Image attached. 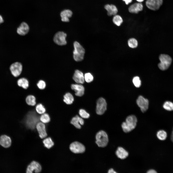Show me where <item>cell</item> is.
<instances>
[{
    "mask_svg": "<svg viewBox=\"0 0 173 173\" xmlns=\"http://www.w3.org/2000/svg\"><path fill=\"white\" fill-rule=\"evenodd\" d=\"M84 79L87 83H90L92 81L93 79V75L90 73H86L84 75Z\"/></svg>",
    "mask_w": 173,
    "mask_h": 173,
    "instance_id": "34",
    "label": "cell"
},
{
    "mask_svg": "<svg viewBox=\"0 0 173 173\" xmlns=\"http://www.w3.org/2000/svg\"><path fill=\"white\" fill-rule=\"evenodd\" d=\"M84 122L83 120L78 115L73 117L71 122L70 123L73 125L76 128L80 129L81 128L80 125H83Z\"/></svg>",
    "mask_w": 173,
    "mask_h": 173,
    "instance_id": "19",
    "label": "cell"
},
{
    "mask_svg": "<svg viewBox=\"0 0 173 173\" xmlns=\"http://www.w3.org/2000/svg\"><path fill=\"white\" fill-rule=\"evenodd\" d=\"M171 139L172 141L173 142V129L171 135Z\"/></svg>",
    "mask_w": 173,
    "mask_h": 173,
    "instance_id": "41",
    "label": "cell"
},
{
    "mask_svg": "<svg viewBox=\"0 0 173 173\" xmlns=\"http://www.w3.org/2000/svg\"><path fill=\"white\" fill-rule=\"evenodd\" d=\"M163 108L165 110L169 111H173V103L169 101L165 102L163 104Z\"/></svg>",
    "mask_w": 173,
    "mask_h": 173,
    "instance_id": "30",
    "label": "cell"
},
{
    "mask_svg": "<svg viewBox=\"0 0 173 173\" xmlns=\"http://www.w3.org/2000/svg\"><path fill=\"white\" fill-rule=\"evenodd\" d=\"M74 50L73 52V57L77 62L80 61L83 58L85 53V50L82 46L77 41L74 43Z\"/></svg>",
    "mask_w": 173,
    "mask_h": 173,
    "instance_id": "3",
    "label": "cell"
},
{
    "mask_svg": "<svg viewBox=\"0 0 173 173\" xmlns=\"http://www.w3.org/2000/svg\"><path fill=\"white\" fill-rule=\"evenodd\" d=\"M69 148L72 152L74 153H82L84 152L85 150L84 146L81 143L77 141L71 144Z\"/></svg>",
    "mask_w": 173,
    "mask_h": 173,
    "instance_id": "9",
    "label": "cell"
},
{
    "mask_svg": "<svg viewBox=\"0 0 173 173\" xmlns=\"http://www.w3.org/2000/svg\"><path fill=\"white\" fill-rule=\"evenodd\" d=\"M136 103L143 112H145L148 108V100L142 96H139L136 100Z\"/></svg>",
    "mask_w": 173,
    "mask_h": 173,
    "instance_id": "11",
    "label": "cell"
},
{
    "mask_svg": "<svg viewBox=\"0 0 173 173\" xmlns=\"http://www.w3.org/2000/svg\"><path fill=\"white\" fill-rule=\"evenodd\" d=\"M137 122L136 117L134 115H131L126 118L125 121L123 123L121 126L124 131L128 133L131 131L136 127Z\"/></svg>",
    "mask_w": 173,
    "mask_h": 173,
    "instance_id": "2",
    "label": "cell"
},
{
    "mask_svg": "<svg viewBox=\"0 0 173 173\" xmlns=\"http://www.w3.org/2000/svg\"><path fill=\"white\" fill-rule=\"evenodd\" d=\"M39 120V117L35 112L31 111L27 113L26 116L25 124L28 128L33 130L36 128Z\"/></svg>",
    "mask_w": 173,
    "mask_h": 173,
    "instance_id": "1",
    "label": "cell"
},
{
    "mask_svg": "<svg viewBox=\"0 0 173 173\" xmlns=\"http://www.w3.org/2000/svg\"><path fill=\"white\" fill-rule=\"evenodd\" d=\"M44 146L48 149L51 148L54 145V143L51 138L48 137L45 138L43 141Z\"/></svg>",
    "mask_w": 173,
    "mask_h": 173,
    "instance_id": "26",
    "label": "cell"
},
{
    "mask_svg": "<svg viewBox=\"0 0 173 173\" xmlns=\"http://www.w3.org/2000/svg\"><path fill=\"white\" fill-rule=\"evenodd\" d=\"M157 136L158 138L161 140H164L166 139L167 137V134L165 131L161 130L157 132Z\"/></svg>",
    "mask_w": 173,
    "mask_h": 173,
    "instance_id": "28",
    "label": "cell"
},
{
    "mask_svg": "<svg viewBox=\"0 0 173 173\" xmlns=\"http://www.w3.org/2000/svg\"><path fill=\"white\" fill-rule=\"evenodd\" d=\"M79 113L80 116L83 118H88L90 117L89 114L83 109H80Z\"/></svg>",
    "mask_w": 173,
    "mask_h": 173,
    "instance_id": "35",
    "label": "cell"
},
{
    "mask_svg": "<svg viewBox=\"0 0 173 173\" xmlns=\"http://www.w3.org/2000/svg\"><path fill=\"white\" fill-rule=\"evenodd\" d=\"M42 167L37 162L33 161L28 166L26 172L27 173H39L42 170Z\"/></svg>",
    "mask_w": 173,
    "mask_h": 173,
    "instance_id": "10",
    "label": "cell"
},
{
    "mask_svg": "<svg viewBox=\"0 0 173 173\" xmlns=\"http://www.w3.org/2000/svg\"><path fill=\"white\" fill-rule=\"evenodd\" d=\"M129 46L132 48H135L138 45V42L137 40L135 38H132L129 39L128 41Z\"/></svg>",
    "mask_w": 173,
    "mask_h": 173,
    "instance_id": "32",
    "label": "cell"
},
{
    "mask_svg": "<svg viewBox=\"0 0 173 173\" xmlns=\"http://www.w3.org/2000/svg\"><path fill=\"white\" fill-rule=\"evenodd\" d=\"M137 1L140 2H143L144 0H136Z\"/></svg>",
    "mask_w": 173,
    "mask_h": 173,
    "instance_id": "42",
    "label": "cell"
},
{
    "mask_svg": "<svg viewBox=\"0 0 173 173\" xmlns=\"http://www.w3.org/2000/svg\"><path fill=\"white\" fill-rule=\"evenodd\" d=\"M37 86L39 89L43 90L46 87V84L44 81L42 80H40L37 83Z\"/></svg>",
    "mask_w": 173,
    "mask_h": 173,
    "instance_id": "36",
    "label": "cell"
},
{
    "mask_svg": "<svg viewBox=\"0 0 173 173\" xmlns=\"http://www.w3.org/2000/svg\"><path fill=\"white\" fill-rule=\"evenodd\" d=\"M67 34L63 31H59L54 35L53 40L56 44L60 46L66 45L67 42L66 40Z\"/></svg>",
    "mask_w": 173,
    "mask_h": 173,
    "instance_id": "6",
    "label": "cell"
},
{
    "mask_svg": "<svg viewBox=\"0 0 173 173\" xmlns=\"http://www.w3.org/2000/svg\"><path fill=\"white\" fill-rule=\"evenodd\" d=\"M63 101L66 104L70 105L72 104L74 100L72 95L69 93H66L63 96Z\"/></svg>",
    "mask_w": 173,
    "mask_h": 173,
    "instance_id": "24",
    "label": "cell"
},
{
    "mask_svg": "<svg viewBox=\"0 0 173 173\" xmlns=\"http://www.w3.org/2000/svg\"><path fill=\"white\" fill-rule=\"evenodd\" d=\"M25 101L28 105L34 106L36 104V98L32 95H29L27 96L25 99Z\"/></svg>",
    "mask_w": 173,
    "mask_h": 173,
    "instance_id": "25",
    "label": "cell"
},
{
    "mask_svg": "<svg viewBox=\"0 0 173 173\" xmlns=\"http://www.w3.org/2000/svg\"><path fill=\"white\" fill-rule=\"evenodd\" d=\"M143 6L141 3H136L132 5L129 8V12L131 13H137L142 10Z\"/></svg>",
    "mask_w": 173,
    "mask_h": 173,
    "instance_id": "18",
    "label": "cell"
},
{
    "mask_svg": "<svg viewBox=\"0 0 173 173\" xmlns=\"http://www.w3.org/2000/svg\"><path fill=\"white\" fill-rule=\"evenodd\" d=\"M72 11L70 10L65 9L63 10L60 14L62 21L65 22H68L69 18L72 16Z\"/></svg>",
    "mask_w": 173,
    "mask_h": 173,
    "instance_id": "20",
    "label": "cell"
},
{
    "mask_svg": "<svg viewBox=\"0 0 173 173\" xmlns=\"http://www.w3.org/2000/svg\"><path fill=\"white\" fill-rule=\"evenodd\" d=\"M11 144V139L9 136L5 135L1 136L0 137V144L5 148L10 147Z\"/></svg>",
    "mask_w": 173,
    "mask_h": 173,
    "instance_id": "17",
    "label": "cell"
},
{
    "mask_svg": "<svg viewBox=\"0 0 173 173\" xmlns=\"http://www.w3.org/2000/svg\"><path fill=\"white\" fill-rule=\"evenodd\" d=\"M147 173H155L157 172L155 170L153 169H151L148 170Z\"/></svg>",
    "mask_w": 173,
    "mask_h": 173,
    "instance_id": "37",
    "label": "cell"
},
{
    "mask_svg": "<svg viewBox=\"0 0 173 173\" xmlns=\"http://www.w3.org/2000/svg\"><path fill=\"white\" fill-rule=\"evenodd\" d=\"M163 3V0H147L146 2L147 7L154 11L158 10Z\"/></svg>",
    "mask_w": 173,
    "mask_h": 173,
    "instance_id": "12",
    "label": "cell"
},
{
    "mask_svg": "<svg viewBox=\"0 0 173 173\" xmlns=\"http://www.w3.org/2000/svg\"><path fill=\"white\" fill-rule=\"evenodd\" d=\"M35 109L37 113L41 115L45 113L46 111L44 106L41 103L38 104L36 105Z\"/></svg>",
    "mask_w": 173,
    "mask_h": 173,
    "instance_id": "29",
    "label": "cell"
},
{
    "mask_svg": "<svg viewBox=\"0 0 173 173\" xmlns=\"http://www.w3.org/2000/svg\"><path fill=\"white\" fill-rule=\"evenodd\" d=\"M108 173H116V172L112 168H111L108 171Z\"/></svg>",
    "mask_w": 173,
    "mask_h": 173,
    "instance_id": "39",
    "label": "cell"
},
{
    "mask_svg": "<svg viewBox=\"0 0 173 173\" xmlns=\"http://www.w3.org/2000/svg\"><path fill=\"white\" fill-rule=\"evenodd\" d=\"M107 109V103L105 100L101 97L99 98L97 102L96 112L99 115L103 114Z\"/></svg>",
    "mask_w": 173,
    "mask_h": 173,
    "instance_id": "8",
    "label": "cell"
},
{
    "mask_svg": "<svg viewBox=\"0 0 173 173\" xmlns=\"http://www.w3.org/2000/svg\"><path fill=\"white\" fill-rule=\"evenodd\" d=\"M113 23L117 26H120L123 22V19L119 15H115L113 19Z\"/></svg>",
    "mask_w": 173,
    "mask_h": 173,
    "instance_id": "31",
    "label": "cell"
},
{
    "mask_svg": "<svg viewBox=\"0 0 173 173\" xmlns=\"http://www.w3.org/2000/svg\"><path fill=\"white\" fill-rule=\"evenodd\" d=\"M71 89L75 92V95L81 97L84 94V88L81 84H72L71 86Z\"/></svg>",
    "mask_w": 173,
    "mask_h": 173,
    "instance_id": "15",
    "label": "cell"
},
{
    "mask_svg": "<svg viewBox=\"0 0 173 173\" xmlns=\"http://www.w3.org/2000/svg\"><path fill=\"white\" fill-rule=\"evenodd\" d=\"M4 22V20L1 15H0V24L3 23Z\"/></svg>",
    "mask_w": 173,
    "mask_h": 173,
    "instance_id": "40",
    "label": "cell"
},
{
    "mask_svg": "<svg viewBox=\"0 0 173 173\" xmlns=\"http://www.w3.org/2000/svg\"><path fill=\"white\" fill-rule=\"evenodd\" d=\"M29 27L26 22H23L17 28V33L21 36H24L27 34L29 32Z\"/></svg>",
    "mask_w": 173,
    "mask_h": 173,
    "instance_id": "14",
    "label": "cell"
},
{
    "mask_svg": "<svg viewBox=\"0 0 173 173\" xmlns=\"http://www.w3.org/2000/svg\"><path fill=\"white\" fill-rule=\"evenodd\" d=\"M41 121L44 123H47L49 122L50 120L49 115L47 113H45L42 114L39 117Z\"/></svg>",
    "mask_w": 173,
    "mask_h": 173,
    "instance_id": "27",
    "label": "cell"
},
{
    "mask_svg": "<svg viewBox=\"0 0 173 173\" xmlns=\"http://www.w3.org/2000/svg\"><path fill=\"white\" fill-rule=\"evenodd\" d=\"M36 128L38 132L40 138L43 139L45 138L47 135L46 126L44 123L39 122L37 124Z\"/></svg>",
    "mask_w": 173,
    "mask_h": 173,
    "instance_id": "13",
    "label": "cell"
},
{
    "mask_svg": "<svg viewBox=\"0 0 173 173\" xmlns=\"http://www.w3.org/2000/svg\"><path fill=\"white\" fill-rule=\"evenodd\" d=\"M105 9L107 11V14L109 16L116 15L117 12V9L114 5L111 4H106L104 7Z\"/></svg>",
    "mask_w": 173,
    "mask_h": 173,
    "instance_id": "22",
    "label": "cell"
},
{
    "mask_svg": "<svg viewBox=\"0 0 173 173\" xmlns=\"http://www.w3.org/2000/svg\"><path fill=\"white\" fill-rule=\"evenodd\" d=\"M159 58L160 61L158 64L159 68L163 71L168 69L172 62L171 57L168 55L163 54L160 55Z\"/></svg>",
    "mask_w": 173,
    "mask_h": 173,
    "instance_id": "4",
    "label": "cell"
},
{
    "mask_svg": "<svg viewBox=\"0 0 173 173\" xmlns=\"http://www.w3.org/2000/svg\"><path fill=\"white\" fill-rule=\"evenodd\" d=\"M18 86L25 89H27L29 86V83L28 80L25 78L19 79L17 81Z\"/></svg>",
    "mask_w": 173,
    "mask_h": 173,
    "instance_id": "23",
    "label": "cell"
},
{
    "mask_svg": "<svg viewBox=\"0 0 173 173\" xmlns=\"http://www.w3.org/2000/svg\"><path fill=\"white\" fill-rule=\"evenodd\" d=\"M116 154L118 157L122 159L126 158L129 154L128 152L121 147H119L117 148Z\"/></svg>",
    "mask_w": 173,
    "mask_h": 173,
    "instance_id": "21",
    "label": "cell"
},
{
    "mask_svg": "<svg viewBox=\"0 0 173 173\" xmlns=\"http://www.w3.org/2000/svg\"><path fill=\"white\" fill-rule=\"evenodd\" d=\"M23 66L20 62H16L12 63L10 67V69L12 75L15 77L19 76L21 74Z\"/></svg>",
    "mask_w": 173,
    "mask_h": 173,
    "instance_id": "7",
    "label": "cell"
},
{
    "mask_svg": "<svg viewBox=\"0 0 173 173\" xmlns=\"http://www.w3.org/2000/svg\"><path fill=\"white\" fill-rule=\"evenodd\" d=\"M124 1L126 5H128L131 3L132 1V0H123Z\"/></svg>",
    "mask_w": 173,
    "mask_h": 173,
    "instance_id": "38",
    "label": "cell"
},
{
    "mask_svg": "<svg viewBox=\"0 0 173 173\" xmlns=\"http://www.w3.org/2000/svg\"><path fill=\"white\" fill-rule=\"evenodd\" d=\"M73 79L76 83L83 84L84 82V77L83 73L78 70L75 71L73 76Z\"/></svg>",
    "mask_w": 173,
    "mask_h": 173,
    "instance_id": "16",
    "label": "cell"
},
{
    "mask_svg": "<svg viewBox=\"0 0 173 173\" xmlns=\"http://www.w3.org/2000/svg\"><path fill=\"white\" fill-rule=\"evenodd\" d=\"M96 143L99 147H104L107 145L108 138L107 133L103 130L99 131L96 136Z\"/></svg>",
    "mask_w": 173,
    "mask_h": 173,
    "instance_id": "5",
    "label": "cell"
},
{
    "mask_svg": "<svg viewBox=\"0 0 173 173\" xmlns=\"http://www.w3.org/2000/svg\"><path fill=\"white\" fill-rule=\"evenodd\" d=\"M132 81L134 86L136 87H139L141 85V81L139 77L137 76L134 77Z\"/></svg>",
    "mask_w": 173,
    "mask_h": 173,
    "instance_id": "33",
    "label": "cell"
}]
</instances>
